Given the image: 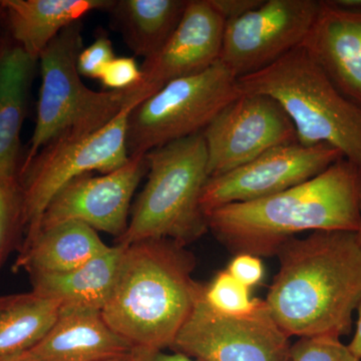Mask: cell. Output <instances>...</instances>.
Here are the masks:
<instances>
[{"mask_svg":"<svg viewBox=\"0 0 361 361\" xmlns=\"http://www.w3.org/2000/svg\"><path fill=\"white\" fill-rule=\"evenodd\" d=\"M279 269L265 302L288 337L348 336L361 299L357 232L315 231L278 251Z\"/></svg>","mask_w":361,"mask_h":361,"instance_id":"obj_1","label":"cell"},{"mask_svg":"<svg viewBox=\"0 0 361 361\" xmlns=\"http://www.w3.org/2000/svg\"><path fill=\"white\" fill-rule=\"evenodd\" d=\"M361 167L342 158L319 175L259 200L231 204L207 214L208 229L235 255H277L306 231L358 232Z\"/></svg>","mask_w":361,"mask_h":361,"instance_id":"obj_2","label":"cell"},{"mask_svg":"<svg viewBox=\"0 0 361 361\" xmlns=\"http://www.w3.org/2000/svg\"><path fill=\"white\" fill-rule=\"evenodd\" d=\"M195 266L193 254L174 240L123 247L104 319L135 349L171 348L203 287L194 280Z\"/></svg>","mask_w":361,"mask_h":361,"instance_id":"obj_3","label":"cell"},{"mask_svg":"<svg viewBox=\"0 0 361 361\" xmlns=\"http://www.w3.org/2000/svg\"><path fill=\"white\" fill-rule=\"evenodd\" d=\"M242 94L270 97L293 123L302 146L327 144L361 167V106L337 89L302 47L239 78Z\"/></svg>","mask_w":361,"mask_h":361,"instance_id":"obj_4","label":"cell"},{"mask_svg":"<svg viewBox=\"0 0 361 361\" xmlns=\"http://www.w3.org/2000/svg\"><path fill=\"white\" fill-rule=\"evenodd\" d=\"M148 180L116 245L170 239L186 246L208 231L201 196L209 179L203 135L168 142L146 154Z\"/></svg>","mask_w":361,"mask_h":361,"instance_id":"obj_5","label":"cell"},{"mask_svg":"<svg viewBox=\"0 0 361 361\" xmlns=\"http://www.w3.org/2000/svg\"><path fill=\"white\" fill-rule=\"evenodd\" d=\"M82 30L80 21L68 26L40 54L42 87L37 123L20 173L47 145L92 134L123 109L146 101L139 85L94 92L82 82L77 65L82 51Z\"/></svg>","mask_w":361,"mask_h":361,"instance_id":"obj_6","label":"cell"},{"mask_svg":"<svg viewBox=\"0 0 361 361\" xmlns=\"http://www.w3.org/2000/svg\"><path fill=\"white\" fill-rule=\"evenodd\" d=\"M241 94L239 78L220 59L201 73L169 82L130 113V157L200 134Z\"/></svg>","mask_w":361,"mask_h":361,"instance_id":"obj_7","label":"cell"},{"mask_svg":"<svg viewBox=\"0 0 361 361\" xmlns=\"http://www.w3.org/2000/svg\"><path fill=\"white\" fill-rule=\"evenodd\" d=\"M135 106L123 109L110 123L92 134L47 145L21 171L25 239L37 232L47 206L71 180L92 172L109 174L129 161L128 123Z\"/></svg>","mask_w":361,"mask_h":361,"instance_id":"obj_8","label":"cell"},{"mask_svg":"<svg viewBox=\"0 0 361 361\" xmlns=\"http://www.w3.org/2000/svg\"><path fill=\"white\" fill-rule=\"evenodd\" d=\"M291 348L265 300L249 314L225 315L204 302L201 290L170 349L198 361H292Z\"/></svg>","mask_w":361,"mask_h":361,"instance_id":"obj_9","label":"cell"},{"mask_svg":"<svg viewBox=\"0 0 361 361\" xmlns=\"http://www.w3.org/2000/svg\"><path fill=\"white\" fill-rule=\"evenodd\" d=\"M317 0H263L226 23L220 61L240 78L300 47L314 23Z\"/></svg>","mask_w":361,"mask_h":361,"instance_id":"obj_10","label":"cell"},{"mask_svg":"<svg viewBox=\"0 0 361 361\" xmlns=\"http://www.w3.org/2000/svg\"><path fill=\"white\" fill-rule=\"evenodd\" d=\"M209 178L245 165L271 149L298 142L290 118L274 99L243 94L202 132Z\"/></svg>","mask_w":361,"mask_h":361,"instance_id":"obj_11","label":"cell"},{"mask_svg":"<svg viewBox=\"0 0 361 361\" xmlns=\"http://www.w3.org/2000/svg\"><path fill=\"white\" fill-rule=\"evenodd\" d=\"M342 158L338 149L327 144L276 147L241 167L209 178L201 196L202 210L206 216L220 207L281 193L312 179Z\"/></svg>","mask_w":361,"mask_h":361,"instance_id":"obj_12","label":"cell"},{"mask_svg":"<svg viewBox=\"0 0 361 361\" xmlns=\"http://www.w3.org/2000/svg\"><path fill=\"white\" fill-rule=\"evenodd\" d=\"M147 172L148 163L145 154L130 156L126 165L109 174H85L75 178L54 197L44 211L37 232L78 221L97 232H106L120 238L129 225L130 202L135 189Z\"/></svg>","mask_w":361,"mask_h":361,"instance_id":"obj_13","label":"cell"},{"mask_svg":"<svg viewBox=\"0 0 361 361\" xmlns=\"http://www.w3.org/2000/svg\"><path fill=\"white\" fill-rule=\"evenodd\" d=\"M226 21L210 0H189L165 47L141 66L142 94L149 99L169 82L196 75L220 59Z\"/></svg>","mask_w":361,"mask_h":361,"instance_id":"obj_14","label":"cell"},{"mask_svg":"<svg viewBox=\"0 0 361 361\" xmlns=\"http://www.w3.org/2000/svg\"><path fill=\"white\" fill-rule=\"evenodd\" d=\"M348 99L361 106V11L320 1L307 37L300 45Z\"/></svg>","mask_w":361,"mask_h":361,"instance_id":"obj_15","label":"cell"},{"mask_svg":"<svg viewBox=\"0 0 361 361\" xmlns=\"http://www.w3.org/2000/svg\"><path fill=\"white\" fill-rule=\"evenodd\" d=\"M37 59L9 35L0 42V180L20 192V132Z\"/></svg>","mask_w":361,"mask_h":361,"instance_id":"obj_16","label":"cell"},{"mask_svg":"<svg viewBox=\"0 0 361 361\" xmlns=\"http://www.w3.org/2000/svg\"><path fill=\"white\" fill-rule=\"evenodd\" d=\"M134 350L109 326L102 311L87 308H61L49 331L30 349L42 361H104Z\"/></svg>","mask_w":361,"mask_h":361,"instance_id":"obj_17","label":"cell"},{"mask_svg":"<svg viewBox=\"0 0 361 361\" xmlns=\"http://www.w3.org/2000/svg\"><path fill=\"white\" fill-rule=\"evenodd\" d=\"M111 0H1L8 35L39 61L47 45L65 28L94 11H109Z\"/></svg>","mask_w":361,"mask_h":361,"instance_id":"obj_18","label":"cell"},{"mask_svg":"<svg viewBox=\"0 0 361 361\" xmlns=\"http://www.w3.org/2000/svg\"><path fill=\"white\" fill-rule=\"evenodd\" d=\"M110 247L90 226L70 221L39 230L25 239L14 269H23L30 275L68 272L85 265Z\"/></svg>","mask_w":361,"mask_h":361,"instance_id":"obj_19","label":"cell"},{"mask_svg":"<svg viewBox=\"0 0 361 361\" xmlns=\"http://www.w3.org/2000/svg\"><path fill=\"white\" fill-rule=\"evenodd\" d=\"M123 252V246H111L85 265L68 272L30 275L32 291L56 301L61 308L102 311L113 290Z\"/></svg>","mask_w":361,"mask_h":361,"instance_id":"obj_20","label":"cell"},{"mask_svg":"<svg viewBox=\"0 0 361 361\" xmlns=\"http://www.w3.org/2000/svg\"><path fill=\"white\" fill-rule=\"evenodd\" d=\"M189 0H118L111 11L114 25L137 56L153 58L179 26Z\"/></svg>","mask_w":361,"mask_h":361,"instance_id":"obj_21","label":"cell"},{"mask_svg":"<svg viewBox=\"0 0 361 361\" xmlns=\"http://www.w3.org/2000/svg\"><path fill=\"white\" fill-rule=\"evenodd\" d=\"M59 311V303L33 291L0 296V361L35 348Z\"/></svg>","mask_w":361,"mask_h":361,"instance_id":"obj_22","label":"cell"},{"mask_svg":"<svg viewBox=\"0 0 361 361\" xmlns=\"http://www.w3.org/2000/svg\"><path fill=\"white\" fill-rule=\"evenodd\" d=\"M204 302L221 314L240 316L253 312L261 299L252 298L249 287L242 284L228 272L220 271L208 284H203Z\"/></svg>","mask_w":361,"mask_h":361,"instance_id":"obj_23","label":"cell"},{"mask_svg":"<svg viewBox=\"0 0 361 361\" xmlns=\"http://www.w3.org/2000/svg\"><path fill=\"white\" fill-rule=\"evenodd\" d=\"M23 229L20 192L11 189L0 180V267Z\"/></svg>","mask_w":361,"mask_h":361,"instance_id":"obj_24","label":"cell"},{"mask_svg":"<svg viewBox=\"0 0 361 361\" xmlns=\"http://www.w3.org/2000/svg\"><path fill=\"white\" fill-rule=\"evenodd\" d=\"M292 361H361L336 336L302 337L292 344Z\"/></svg>","mask_w":361,"mask_h":361,"instance_id":"obj_25","label":"cell"},{"mask_svg":"<svg viewBox=\"0 0 361 361\" xmlns=\"http://www.w3.org/2000/svg\"><path fill=\"white\" fill-rule=\"evenodd\" d=\"M115 58L113 42L103 32L97 35V39L89 47L80 51L77 63L78 73L99 80L106 66Z\"/></svg>","mask_w":361,"mask_h":361,"instance_id":"obj_26","label":"cell"},{"mask_svg":"<svg viewBox=\"0 0 361 361\" xmlns=\"http://www.w3.org/2000/svg\"><path fill=\"white\" fill-rule=\"evenodd\" d=\"M102 84L111 90H126L141 84L142 71L133 58H115L104 68Z\"/></svg>","mask_w":361,"mask_h":361,"instance_id":"obj_27","label":"cell"},{"mask_svg":"<svg viewBox=\"0 0 361 361\" xmlns=\"http://www.w3.org/2000/svg\"><path fill=\"white\" fill-rule=\"evenodd\" d=\"M227 271L235 279L249 288L260 284L265 273L261 259L249 254L235 255L228 265Z\"/></svg>","mask_w":361,"mask_h":361,"instance_id":"obj_28","label":"cell"},{"mask_svg":"<svg viewBox=\"0 0 361 361\" xmlns=\"http://www.w3.org/2000/svg\"><path fill=\"white\" fill-rule=\"evenodd\" d=\"M210 2L227 23L256 8L263 0H210Z\"/></svg>","mask_w":361,"mask_h":361,"instance_id":"obj_29","label":"cell"},{"mask_svg":"<svg viewBox=\"0 0 361 361\" xmlns=\"http://www.w3.org/2000/svg\"><path fill=\"white\" fill-rule=\"evenodd\" d=\"M135 361H198L175 351L173 353H166L164 350L146 351L135 349Z\"/></svg>","mask_w":361,"mask_h":361,"instance_id":"obj_30","label":"cell"},{"mask_svg":"<svg viewBox=\"0 0 361 361\" xmlns=\"http://www.w3.org/2000/svg\"><path fill=\"white\" fill-rule=\"evenodd\" d=\"M357 322H356V329L353 341L348 344V349L350 353L355 356L357 360H361V299L358 303L357 308Z\"/></svg>","mask_w":361,"mask_h":361,"instance_id":"obj_31","label":"cell"},{"mask_svg":"<svg viewBox=\"0 0 361 361\" xmlns=\"http://www.w3.org/2000/svg\"><path fill=\"white\" fill-rule=\"evenodd\" d=\"M332 4L346 11H361V0H330Z\"/></svg>","mask_w":361,"mask_h":361,"instance_id":"obj_32","label":"cell"},{"mask_svg":"<svg viewBox=\"0 0 361 361\" xmlns=\"http://www.w3.org/2000/svg\"><path fill=\"white\" fill-rule=\"evenodd\" d=\"M1 361H42L37 356L30 353V350L25 353H20V355L11 356V357L6 358Z\"/></svg>","mask_w":361,"mask_h":361,"instance_id":"obj_33","label":"cell"},{"mask_svg":"<svg viewBox=\"0 0 361 361\" xmlns=\"http://www.w3.org/2000/svg\"><path fill=\"white\" fill-rule=\"evenodd\" d=\"M135 350L133 353H128V355L118 356V357L111 358L104 361H135Z\"/></svg>","mask_w":361,"mask_h":361,"instance_id":"obj_34","label":"cell"},{"mask_svg":"<svg viewBox=\"0 0 361 361\" xmlns=\"http://www.w3.org/2000/svg\"><path fill=\"white\" fill-rule=\"evenodd\" d=\"M357 235H358V238H360V241L361 243V208H360V229H358Z\"/></svg>","mask_w":361,"mask_h":361,"instance_id":"obj_35","label":"cell"},{"mask_svg":"<svg viewBox=\"0 0 361 361\" xmlns=\"http://www.w3.org/2000/svg\"><path fill=\"white\" fill-rule=\"evenodd\" d=\"M2 16H4V13H2L1 7H0V18H1Z\"/></svg>","mask_w":361,"mask_h":361,"instance_id":"obj_36","label":"cell"}]
</instances>
